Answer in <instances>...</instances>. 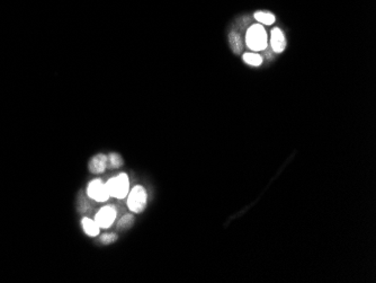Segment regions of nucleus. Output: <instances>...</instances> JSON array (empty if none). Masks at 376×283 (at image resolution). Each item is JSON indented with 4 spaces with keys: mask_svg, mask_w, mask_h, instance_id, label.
Here are the masks:
<instances>
[{
    "mask_svg": "<svg viewBox=\"0 0 376 283\" xmlns=\"http://www.w3.org/2000/svg\"><path fill=\"white\" fill-rule=\"evenodd\" d=\"M123 165V159L119 154H109L107 156V168L116 169Z\"/></svg>",
    "mask_w": 376,
    "mask_h": 283,
    "instance_id": "11",
    "label": "nucleus"
},
{
    "mask_svg": "<svg viewBox=\"0 0 376 283\" xmlns=\"http://www.w3.org/2000/svg\"><path fill=\"white\" fill-rule=\"evenodd\" d=\"M254 20L260 22L261 24L272 25L275 22V16L271 13H266V11H258L254 14Z\"/></svg>",
    "mask_w": 376,
    "mask_h": 283,
    "instance_id": "10",
    "label": "nucleus"
},
{
    "mask_svg": "<svg viewBox=\"0 0 376 283\" xmlns=\"http://www.w3.org/2000/svg\"><path fill=\"white\" fill-rule=\"evenodd\" d=\"M229 41H230V45H231V48H232L233 52H235V53H241L242 41H241V37L239 36V34L235 33V32H231L230 36H229Z\"/></svg>",
    "mask_w": 376,
    "mask_h": 283,
    "instance_id": "9",
    "label": "nucleus"
},
{
    "mask_svg": "<svg viewBox=\"0 0 376 283\" xmlns=\"http://www.w3.org/2000/svg\"><path fill=\"white\" fill-rule=\"evenodd\" d=\"M271 43L273 50L277 52V53H280V52L284 51L285 47H286V41H285L283 32L279 28H274L272 31Z\"/></svg>",
    "mask_w": 376,
    "mask_h": 283,
    "instance_id": "7",
    "label": "nucleus"
},
{
    "mask_svg": "<svg viewBox=\"0 0 376 283\" xmlns=\"http://www.w3.org/2000/svg\"><path fill=\"white\" fill-rule=\"evenodd\" d=\"M147 201H148V195L147 191L144 190L142 186H135L131 191V193L128 194L127 199V206L128 209L135 213H141L147 207Z\"/></svg>",
    "mask_w": 376,
    "mask_h": 283,
    "instance_id": "3",
    "label": "nucleus"
},
{
    "mask_svg": "<svg viewBox=\"0 0 376 283\" xmlns=\"http://www.w3.org/2000/svg\"><path fill=\"white\" fill-rule=\"evenodd\" d=\"M81 224H82L83 232H85L88 236L95 237L100 235V227L97 225V222L95 220H90L89 218H83Z\"/></svg>",
    "mask_w": 376,
    "mask_h": 283,
    "instance_id": "8",
    "label": "nucleus"
},
{
    "mask_svg": "<svg viewBox=\"0 0 376 283\" xmlns=\"http://www.w3.org/2000/svg\"><path fill=\"white\" fill-rule=\"evenodd\" d=\"M242 59H244V61L248 63V65L254 67L260 66L261 63H263V58H261V55L257 53H245L242 55Z\"/></svg>",
    "mask_w": 376,
    "mask_h": 283,
    "instance_id": "12",
    "label": "nucleus"
},
{
    "mask_svg": "<svg viewBox=\"0 0 376 283\" xmlns=\"http://www.w3.org/2000/svg\"><path fill=\"white\" fill-rule=\"evenodd\" d=\"M246 43L252 51H263L267 47V34L260 24L252 25L247 32Z\"/></svg>",
    "mask_w": 376,
    "mask_h": 283,
    "instance_id": "1",
    "label": "nucleus"
},
{
    "mask_svg": "<svg viewBox=\"0 0 376 283\" xmlns=\"http://www.w3.org/2000/svg\"><path fill=\"white\" fill-rule=\"evenodd\" d=\"M87 193H88L89 198H92L97 202H105L107 201L109 198L107 186H106V184L102 183L100 180H92V182L88 184Z\"/></svg>",
    "mask_w": 376,
    "mask_h": 283,
    "instance_id": "4",
    "label": "nucleus"
},
{
    "mask_svg": "<svg viewBox=\"0 0 376 283\" xmlns=\"http://www.w3.org/2000/svg\"><path fill=\"white\" fill-rule=\"evenodd\" d=\"M109 196L116 199L126 198L130 191V182L126 174H120L119 176L113 177L106 183Z\"/></svg>",
    "mask_w": 376,
    "mask_h": 283,
    "instance_id": "2",
    "label": "nucleus"
},
{
    "mask_svg": "<svg viewBox=\"0 0 376 283\" xmlns=\"http://www.w3.org/2000/svg\"><path fill=\"white\" fill-rule=\"evenodd\" d=\"M88 168L93 174H100L107 168V156L104 154H98L89 161Z\"/></svg>",
    "mask_w": 376,
    "mask_h": 283,
    "instance_id": "6",
    "label": "nucleus"
},
{
    "mask_svg": "<svg viewBox=\"0 0 376 283\" xmlns=\"http://www.w3.org/2000/svg\"><path fill=\"white\" fill-rule=\"evenodd\" d=\"M134 222V218H133L132 214H125L123 218H121V220L119 221V228L120 229H126L130 228L131 226Z\"/></svg>",
    "mask_w": 376,
    "mask_h": 283,
    "instance_id": "13",
    "label": "nucleus"
},
{
    "mask_svg": "<svg viewBox=\"0 0 376 283\" xmlns=\"http://www.w3.org/2000/svg\"><path fill=\"white\" fill-rule=\"evenodd\" d=\"M116 219V210L113 206H107L101 207V209L98 211L96 217H95V221L97 222V225L100 226V228H108L113 225V222L115 221Z\"/></svg>",
    "mask_w": 376,
    "mask_h": 283,
    "instance_id": "5",
    "label": "nucleus"
},
{
    "mask_svg": "<svg viewBox=\"0 0 376 283\" xmlns=\"http://www.w3.org/2000/svg\"><path fill=\"white\" fill-rule=\"evenodd\" d=\"M100 243L105 244V245H108V244H112L114 243V241L117 240V236L115 235V233H105V235L100 236Z\"/></svg>",
    "mask_w": 376,
    "mask_h": 283,
    "instance_id": "14",
    "label": "nucleus"
}]
</instances>
